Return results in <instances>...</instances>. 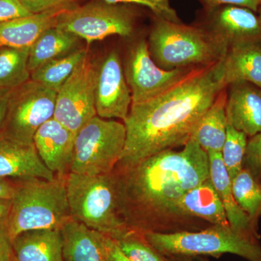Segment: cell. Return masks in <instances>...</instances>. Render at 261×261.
<instances>
[{"label":"cell","instance_id":"1","mask_svg":"<svg viewBox=\"0 0 261 261\" xmlns=\"http://www.w3.org/2000/svg\"><path fill=\"white\" fill-rule=\"evenodd\" d=\"M120 207L132 233H173L202 229V223L178 211L187 192L210 178L207 152L194 138L180 151L167 149L113 171Z\"/></svg>","mask_w":261,"mask_h":261},{"label":"cell","instance_id":"2","mask_svg":"<svg viewBox=\"0 0 261 261\" xmlns=\"http://www.w3.org/2000/svg\"><path fill=\"white\" fill-rule=\"evenodd\" d=\"M226 88L221 60L194 70L157 97L132 103L123 121L126 143L116 166H129L162 151L184 147Z\"/></svg>","mask_w":261,"mask_h":261},{"label":"cell","instance_id":"3","mask_svg":"<svg viewBox=\"0 0 261 261\" xmlns=\"http://www.w3.org/2000/svg\"><path fill=\"white\" fill-rule=\"evenodd\" d=\"M65 188L72 219L116 240L134 233L122 216L113 171L100 175L70 172Z\"/></svg>","mask_w":261,"mask_h":261},{"label":"cell","instance_id":"4","mask_svg":"<svg viewBox=\"0 0 261 261\" xmlns=\"http://www.w3.org/2000/svg\"><path fill=\"white\" fill-rule=\"evenodd\" d=\"M147 43L152 59L164 70L209 66L221 61L228 51L195 24L176 23L153 14Z\"/></svg>","mask_w":261,"mask_h":261},{"label":"cell","instance_id":"5","mask_svg":"<svg viewBox=\"0 0 261 261\" xmlns=\"http://www.w3.org/2000/svg\"><path fill=\"white\" fill-rule=\"evenodd\" d=\"M66 178V177H65ZM65 178L18 180L7 228L10 240L30 230L61 228L71 219Z\"/></svg>","mask_w":261,"mask_h":261},{"label":"cell","instance_id":"6","mask_svg":"<svg viewBox=\"0 0 261 261\" xmlns=\"http://www.w3.org/2000/svg\"><path fill=\"white\" fill-rule=\"evenodd\" d=\"M142 238L164 257H219L230 253L249 261H261L258 242L237 233L231 226L211 225L197 231L149 232Z\"/></svg>","mask_w":261,"mask_h":261},{"label":"cell","instance_id":"7","mask_svg":"<svg viewBox=\"0 0 261 261\" xmlns=\"http://www.w3.org/2000/svg\"><path fill=\"white\" fill-rule=\"evenodd\" d=\"M137 8L140 7L94 0L64 10L58 17L56 27L75 34L88 44L111 36L129 37L140 15Z\"/></svg>","mask_w":261,"mask_h":261},{"label":"cell","instance_id":"8","mask_svg":"<svg viewBox=\"0 0 261 261\" xmlns=\"http://www.w3.org/2000/svg\"><path fill=\"white\" fill-rule=\"evenodd\" d=\"M124 123L95 116L75 135L70 172L100 175L112 172L124 149Z\"/></svg>","mask_w":261,"mask_h":261},{"label":"cell","instance_id":"9","mask_svg":"<svg viewBox=\"0 0 261 261\" xmlns=\"http://www.w3.org/2000/svg\"><path fill=\"white\" fill-rule=\"evenodd\" d=\"M57 92L30 80L12 89L2 135L34 145L36 132L54 118Z\"/></svg>","mask_w":261,"mask_h":261},{"label":"cell","instance_id":"10","mask_svg":"<svg viewBox=\"0 0 261 261\" xmlns=\"http://www.w3.org/2000/svg\"><path fill=\"white\" fill-rule=\"evenodd\" d=\"M99 66L84 58L57 92L54 118L75 135L94 117Z\"/></svg>","mask_w":261,"mask_h":261},{"label":"cell","instance_id":"11","mask_svg":"<svg viewBox=\"0 0 261 261\" xmlns=\"http://www.w3.org/2000/svg\"><path fill=\"white\" fill-rule=\"evenodd\" d=\"M197 68H200L174 70L160 68L151 57L145 39H140L132 46L123 67L132 103L145 102L157 97Z\"/></svg>","mask_w":261,"mask_h":261},{"label":"cell","instance_id":"12","mask_svg":"<svg viewBox=\"0 0 261 261\" xmlns=\"http://www.w3.org/2000/svg\"><path fill=\"white\" fill-rule=\"evenodd\" d=\"M195 25L228 49L241 43L261 41L260 17L244 7H202L197 13Z\"/></svg>","mask_w":261,"mask_h":261},{"label":"cell","instance_id":"13","mask_svg":"<svg viewBox=\"0 0 261 261\" xmlns=\"http://www.w3.org/2000/svg\"><path fill=\"white\" fill-rule=\"evenodd\" d=\"M132 104V93L118 51H112L98 69L95 89L97 116L124 121Z\"/></svg>","mask_w":261,"mask_h":261},{"label":"cell","instance_id":"14","mask_svg":"<svg viewBox=\"0 0 261 261\" xmlns=\"http://www.w3.org/2000/svg\"><path fill=\"white\" fill-rule=\"evenodd\" d=\"M75 135L54 118L44 123L34 138L37 153L46 167L61 178L70 173Z\"/></svg>","mask_w":261,"mask_h":261},{"label":"cell","instance_id":"15","mask_svg":"<svg viewBox=\"0 0 261 261\" xmlns=\"http://www.w3.org/2000/svg\"><path fill=\"white\" fill-rule=\"evenodd\" d=\"M0 178L53 180L56 175L43 163L34 145L20 143L0 134Z\"/></svg>","mask_w":261,"mask_h":261},{"label":"cell","instance_id":"16","mask_svg":"<svg viewBox=\"0 0 261 261\" xmlns=\"http://www.w3.org/2000/svg\"><path fill=\"white\" fill-rule=\"evenodd\" d=\"M228 123L251 137L261 132V89L248 82L226 87Z\"/></svg>","mask_w":261,"mask_h":261},{"label":"cell","instance_id":"17","mask_svg":"<svg viewBox=\"0 0 261 261\" xmlns=\"http://www.w3.org/2000/svg\"><path fill=\"white\" fill-rule=\"evenodd\" d=\"M210 179L224 205L228 224L233 231L245 238L258 242L260 235L248 216L239 206L232 190V181L223 162L221 152H207Z\"/></svg>","mask_w":261,"mask_h":261},{"label":"cell","instance_id":"18","mask_svg":"<svg viewBox=\"0 0 261 261\" xmlns=\"http://www.w3.org/2000/svg\"><path fill=\"white\" fill-rule=\"evenodd\" d=\"M70 7L2 22L0 47L30 48L43 33L56 27L59 15Z\"/></svg>","mask_w":261,"mask_h":261},{"label":"cell","instance_id":"19","mask_svg":"<svg viewBox=\"0 0 261 261\" xmlns=\"http://www.w3.org/2000/svg\"><path fill=\"white\" fill-rule=\"evenodd\" d=\"M11 242L16 261H64L61 228L24 231Z\"/></svg>","mask_w":261,"mask_h":261},{"label":"cell","instance_id":"20","mask_svg":"<svg viewBox=\"0 0 261 261\" xmlns=\"http://www.w3.org/2000/svg\"><path fill=\"white\" fill-rule=\"evenodd\" d=\"M222 65L226 87L237 82H248L261 89V41L228 48Z\"/></svg>","mask_w":261,"mask_h":261},{"label":"cell","instance_id":"21","mask_svg":"<svg viewBox=\"0 0 261 261\" xmlns=\"http://www.w3.org/2000/svg\"><path fill=\"white\" fill-rule=\"evenodd\" d=\"M178 211L190 219L211 225L230 226L224 205L210 178L187 192L178 204Z\"/></svg>","mask_w":261,"mask_h":261},{"label":"cell","instance_id":"22","mask_svg":"<svg viewBox=\"0 0 261 261\" xmlns=\"http://www.w3.org/2000/svg\"><path fill=\"white\" fill-rule=\"evenodd\" d=\"M64 261H106L102 233L70 219L61 228Z\"/></svg>","mask_w":261,"mask_h":261},{"label":"cell","instance_id":"23","mask_svg":"<svg viewBox=\"0 0 261 261\" xmlns=\"http://www.w3.org/2000/svg\"><path fill=\"white\" fill-rule=\"evenodd\" d=\"M226 88L221 91L206 111L192 138L205 152H221L227 133Z\"/></svg>","mask_w":261,"mask_h":261},{"label":"cell","instance_id":"24","mask_svg":"<svg viewBox=\"0 0 261 261\" xmlns=\"http://www.w3.org/2000/svg\"><path fill=\"white\" fill-rule=\"evenodd\" d=\"M80 37L54 27L47 29L30 47L29 68L31 73L44 63L80 48Z\"/></svg>","mask_w":261,"mask_h":261},{"label":"cell","instance_id":"25","mask_svg":"<svg viewBox=\"0 0 261 261\" xmlns=\"http://www.w3.org/2000/svg\"><path fill=\"white\" fill-rule=\"evenodd\" d=\"M88 53L87 47H80L64 56L51 60L32 71L31 80L58 92Z\"/></svg>","mask_w":261,"mask_h":261},{"label":"cell","instance_id":"26","mask_svg":"<svg viewBox=\"0 0 261 261\" xmlns=\"http://www.w3.org/2000/svg\"><path fill=\"white\" fill-rule=\"evenodd\" d=\"M30 48L0 47V88L13 89L31 80Z\"/></svg>","mask_w":261,"mask_h":261},{"label":"cell","instance_id":"27","mask_svg":"<svg viewBox=\"0 0 261 261\" xmlns=\"http://www.w3.org/2000/svg\"><path fill=\"white\" fill-rule=\"evenodd\" d=\"M231 181L236 202L248 216L252 225L257 228V221L261 217L260 184L245 169L242 170Z\"/></svg>","mask_w":261,"mask_h":261},{"label":"cell","instance_id":"28","mask_svg":"<svg viewBox=\"0 0 261 261\" xmlns=\"http://www.w3.org/2000/svg\"><path fill=\"white\" fill-rule=\"evenodd\" d=\"M247 141V136L244 132L237 130L228 123L226 138L221 153L231 180L243 169Z\"/></svg>","mask_w":261,"mask_h":261},{"label":"cell","instance_id":"29","mask_svg":"<svg viewBox=\"0 0 261 261\" xmlns=\"http://www.w3.org/2000/svg\"><path fill=\"white\" fill-rule=\"evenodd\" d=\"M116 241L123 253L132 261H166L140 235L132 233Z\"/></svg>","mask_w":261,"mask_h":261},{"label":"cell","instance_id":"30","mask_svg":"<svg viewBox=\"0 0 261 261\" xmlns=\"http://www.w3.org/2000/svg\"><path fill=\"white\" fill-rule=\"evenodd\" d=\"M113 4L136 5L149 10L152 14L170 21L181 23L177 13L172 8L170 0H100Z\"/></svg>","mask_w":261,"mask_h":261},{"label":"cell","instance_id":"31","mask_svg":"<svg viewBox=\"0 0 261 261\" xmlns=\"http://www.w3.org/2000/svg\"><path fill=\"white\" fill-rule=\"evenodd\" d=\"M243 168L248 171L255 181L261 183V132L247 141Z\"/></svg>","mask_w":261,"mask_h":261},{"label":"cell","instance_id":"32","mask_svg":"<svg viewBox=\"0 0 261 261\" xmlns=\"http://www.w3.org/2000/svg\"><path fill=\"white\" fill-rule=\"evenodd\" d=\"M31 14H39L75 5V0H20Z\"/></svg>","mask_w":261,"mask_h":261},{"label":"cell","instance_id":"33","mask_svg":"<svg viewBox=\"0 0 261 261\" xmlns=\"http://www.w3.org/2000/svg\"><path fill=\"white\" fill-rule=\"evenodd\" d=\"M29 15L20 0H0V23Z\"/></svg>","mask_w":261,"mask_h":261},{"label":"cell","instance_id":"34","mask_svg":"<svg viewBox=\"0 0 261 261\" xmlns=\"http://www.w3.org/2000/svg\"><path fill=\"white\" fill-rule=\"evenodd\" d=\"M102 243L106 261H132L123 253L114 239L102 234Z\"/></svg>","mask_w":261,"mask_h":261},{"label":"cell","instance_id":"35","mask_svg":"<svg viewBox=\"0 0 261 261\" xmlns=\"http://www.w3.org/2000/svg\"><path fill=\"white\" fill-rule=\"evenodd\" d=\"M202 7H214L220 5H237L248 8L252 11L258 12L261 6V0H198Z\"/></svg>","mask_w":261,"mask_h":261},{"label":"cell","instance_id":"36","mask_svg":"<svg viewBox=\"0 0 261 261\" xmlns=\"http://www.w3.org/2000/svg\"><path fill=\"white\" fill-rule=\"evenodd\" d=\"M0 261H16L7 223L0 225Z\"/></svg>","mask_w":261,"mask_h":261},{"label":"cell","instance_id":"37","mask_svg":"<svg viewBox=\"0 0 261 261\" xmlns=\"http://www.w3.org/2000/svg\"><path fill=\"white\" fill-rule=\"evenodd\" d=\"M15 187L16 182L15 180L0 178V200H12Z\"/></svg>","mask_w":261,"mask_h":261},{"label":"cell","instance_id":"38","mask_svg":"<svg viewBox=\"0 0 261 261\" xmlns=\"http://www.w3.org/2000/svg\"><path fill=\"white\" fill-rule=\"evenodd\" d=\"M12 89L0 88V134L3 132V126L8 111V99Z\"/></svg>","mask_w":261,"mask_h":261},{"label":"cell","instance_id":"39","mask_svg":"<svg viewBox=\"0 0 261 261\" xmlns=\"http://www.w3.org/2000/svg\"><path fill=\"white\" fill-rule=\"evenodd\" d=\"M11 200H0V225L8 221Z\"/></svg>","mask_w":261,"mask_h":261},{"label":"cell","instance_id":"40","mask_svg":"<svg viewBox=\"0 0 261 261\" xmlns=\"http://www.w3.org/2000/svg\"><path fill=\"white\" fill-rule=\"evenodd\" d=\"M192 257H165L166 261H193Z\"/></svg>","mask_w":261,"mask_h":261},{"label":"cell","instance_id":"41","mask_svg":"<svg viewBox=\"0 0 261 261\" xmlns=\"http://www.w3.org/2000/svg\"><path fill=\"white\" fill-rule=\"evenodd\" d=\"M198 260L199 261H209L208 260H207V259L202 258V257H199Z\"/></svg>","mask_w":261,"mask_h":261},{"label":"cell","instance_id":"42","mask_svg":"<svg viewBox=\"0 0 261 261\" xmlns=\"http://www.w3.org/2000/svg\"><path fill=\"white\" fill-rule=\"evenodd\" d=\"M258 13H259V14H258L259 17H260V18L261 20V6H260V8H259Z\"/></svg>","mask_w":261,"mask_h":261},{"label":"cell","instance_id":"43","mask_svg":"<svg viewBox=\"0 0 261 261\" xmlns=\"http://www.w3.org/2000/svg\"><path fill=\"white\" fill-rule=\"evenodd\" d=\"M260 187H261V183H260Z\"/></svg>","mask_w":261,"mask_h":261},{"label":"cell","instance_id":"44","mask_svg":"<svg viewBox=\"0 0 261 261\" xmlns=\"http://www.w3.org/2000/svg\"></svg>","mask_w":261,"mask_h":261}]
</instances>
